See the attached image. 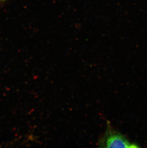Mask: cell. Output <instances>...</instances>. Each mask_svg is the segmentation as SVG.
<instances>
[{"instance_id": "2", "label": "cell", "mask_w": 147, "mask_h": 148, "mask_svg": "<svg viewBox=\"0 0 147 148\" xmlns=\"http://www.w3.org/2000/svg\"><path fill=\"white\" fill-rule=\"evenodd\" d=\"M4 1H5V0H0V3H2V2Z\"/></svg>"}, {"instance_id": "1", "label": "cell", "mask_w": 147, "mask_h": 148, "mask_svg": "<svg viewBox=\"0 0 147 148\" xmlns=\"http://www.w3.org/2000/svg\"><path fill=\"white\" fill-rule=\"evenodd\" d=\"M98 145L104 148L140 147L137 144L129 141L123 135L115 130L109 124H108L105 134L99 140Z\"/></svg>"}]
</instances>
